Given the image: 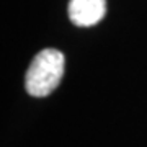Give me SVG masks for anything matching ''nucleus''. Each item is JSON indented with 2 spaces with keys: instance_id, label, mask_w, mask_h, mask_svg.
<instances>
[{
  "instance_id": "f257e3e1",
  "label": "nucleus",
  "mask_w": 147,
  "mask_h": 147,
  "mask_svg": "<svg viewBox=\"0 0 147 147\" xmlns=\"http://www.w3.org/2000/svg\"><path fill=\"white\" fill-rule=\"evenodd\" d=\"M64 74V54L57 49H42L31 61L25 75V88L33 96H47L57 88Z\"/></svg>"
},
{
  "instance_id": "f03ea898",
  "label": "nucleus",
  "mask_w": 147,
  "mask_h": 147,
  "mask_svg": "<svg viewBox=\"0 0 147 147\" xmlns=\"http://www.w3.org/2000/svg\"><path fill=\"white\" fill-rule=\"evenodd\" d=\"M105 0H70L69 18L77 26H93L105 16Z\"/></svg>"
}]
</instances>
